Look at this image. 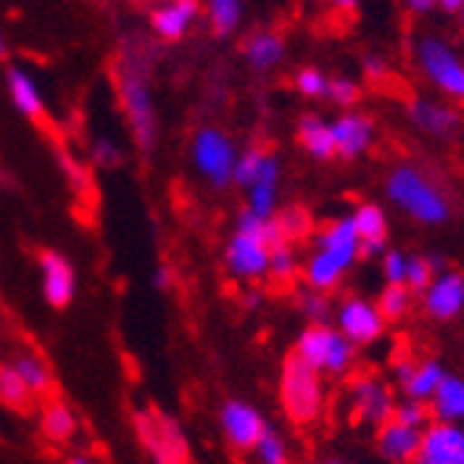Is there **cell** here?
Returning <instances> with one entry per match:
<instances>
[{"label":"cell","instance_id":"7c38bea8","mask_svg":"<svg viewBox=\"0 0 464 464\" xmlns=\"http://www.w3.org/2000/svg\"><path fill=\"white\" fill-rule=\"evenodd\" d=\"M392 378L401 387L403 398L411 401H431L440 382L445 378V370L437 359H414V356H398L392 362Z\"/></svg>","mask_w":464,"mask_h":464},{"label":"cell","instance_id":"f907efd6","mask_svg":"<svg viewBox=\"0 0 464 464\" xmlns=\"http://www.w3.org/2000/svg\"><path fill=\"white\" fill-rule=\"evenodd\" d=\"M67 464H95V461H92L90 456H81V453H75V456H70V459H67Z\"/></svg>","mask_w":464,"mask_h":464},{"label":"cell","instance_id":"7dc6e473","mask_svg":"<svg viewBox=\"0 0 464 464\" xmlns=\"http://www.w3.org/2000/svg\"><path fill=\"white\" fill-rule=\"evenodd\" d=\"M170 284H173V278H170V270H167V267H159L153 273V286L156 289H170Z\"/></svg>","mask_w":464,"mask_h":464},{"label":"cell","instance_id":"8992f818","mask_svg":"<svg viewBox=\"0 0 464 464\" xmlns=\"http://www.w3.org/2000/svg\"><path fill=\"white\" fill-rule=\"evenodd\" d=\"M323 378H348L356 372L359 348L331 323H309L292 351Z\"/></svg>","mask_w":464,"mask_h":464},{"label":"cell","instance_id":"db71d44e","mask_svg":"<svg viewBox=\"0 0 464 464\" xmlns=\"http://www.w3.org/2000/svg\"><path fill=\"white\" fill-rule=\"evenodd\" d=\"M328 464H351V461H343V459H328Z\"/></svg>","mask_w":464,"mask_h":464},{"label":"cell","instance_id":"c3c4849f","mask_svg":"<svg viewBox=\"0 0 464 464\" xmlns=\"http://www.w3.org/2000/svg\"><path fill=\"white\" fill-rule=\"evenodd\" d=\"M437 9H442L445 14H461L464 12V0H440Z\"/></svg>","mask_w":464,"mask_h":464},{"label":"cell","instance_id":"3957f363","mask_svg":"<svg viewBox=\"0 0 464 464\" xmlns=\"http://www.w3.org/2000/svg\"><path fill=\"white\" fill-rule=\"evenodd\" d=\"M284 242L276 218L265 220L250 215L247 208L237 218L234 234L226 245V270L237 281H259L270 276V250Z\"/></svg>","mask_w":464,"mask_h":464},{"label":"cell","instance_id":"d6986e66","mask_svg":"<svg viewBox=\"0 0 464 464\" xmlns=\"http://www.w3.org/2000/svg\"><path fill=\"white\" fill-rule=\"evenodd\" d=\"M375 453L382 456L387 464H414L417 450H420V440H423V431L403 426L398 420H387L384 426H378L375 431Z\"/></svg>","mask_w":464,"mask_h":464},{"label":"cell","instance_id":"d590c367","mask_svg":"<svg viewBox=\"0 0 464 464\" xmlns=\"http://www.w3.org/2000/svg\"><path fill=\"white\" fill-rule=\"evenodd\" d=\"M298 309L301 314L309 320V323H328L331 312H334V304L328 298V292H320V289H312L306 286L301 295H298Z\"/></svg>","mask_w":464,"mask_h":464},{"label":"cell","instance_id":"836d02e7","mask_svg":"<svg viewBox=\"0 0 464 464\" xmlns=\"http://www.w3.org/2000/svg\"><path fill=\"white\" fill-rule=\"evenodd\" d=\"M253 453H256V461L259 464H289V445L270 426L265 429V434L259 437V442L253 445Z\"/></svg>","mask_w":464,"mask_h":464},{"label":"cell","instance_id":"7bdbcfd3","mask_svg":"<svg viewBox=\"0 0 464 464\" xmlns=\"http://www.w3.org/2000/svg\"><path fill=\"white\" fill-rule=\"evenodd\" d=\"M387 239H362L359 242V259H378L384 256Z\"/></svg>","mask_w":464,"mask_h":464},{"label":"cell","instance_id":"ffe728a7","mask_svg":"<svg viewBox=\"0 0 464 464\" xmlns=\"http://www.w3.org/2000/svg\"><path fill=\"white\" fill-rule=\"evenodd\" d=\"M198 14H200L198 0H164V4H159L150 12V28L164 42H179L192 31Z\"/></svg>","mask_w":464,"mask_h":464},{"label":"cell","instance_id":"ba28073f","mask_svg":"<svg viewBox=\"0 0 464 464\" xmlns=\"http://www.w3.org/2000/svg\"><path fill=\"white\" fill-rule=\"evenodd\" d=\"M414 62L429 78L431 87H437L450 101L464 103V59L440 36H420L414 45Z\"/></svg>","mask_w":464,"mask_h":464},{"label":"cell","instance_id":"7402d4cb","mask_svg":"<svg viewBox=\"0 0 464 464\" xmlns=\"http://www.w3.org/2000/svg\"><path fill=\"white\" fill-rule=\"evenodd\" d=\"M6 90H9V98H12L14 109L25 120H42V117H45V98H42L36 78L25 67L14 64V67L6 70Z\"/></svg>","mask_w":464,"mask_h":464},{"label":"cell","instance_id":"9c48e42d","mask_svg":"<svg viewBox=\"0 0 464 464\" xmlns=\"http://www.w3.org/2000/svg\"><path fill=\"white\" fill-rule=\"evenodd\" d=\"M189 156H192V164L198 176L215 189H226L234 184V164H237V145L234 140L220 131V129H212V125H206L200 129L195 137H192V148H189Z\"/></svg>","mask_w":464,"mask_h":464},{"label":"cell","instance_id":"5b68a950","mask_svg":"<svg viewBox=\"0 0 464 464\" xmlns=\"http://www.w3.org/2000/svg\"><path fill=\"white\" fill-rule=\"evenodd\" d=\"M387 198L423 226H442L450 218L445 192L414 164H398L387 179Z\"/></svg>","mask_w":464,"mask_h":464},{"label":"cell","instance_id":"b9f144b4","mask_svg":"<svg viewBox=\"0 0 464 464\" xmlns=\"http://www.w3.org/2000/svg\"><path fill=\"white\" fill-rule=\"evenodd\" d=\"M406 259H409V253L384 250V256H382V273H384V281L387 284H403L406 281Z\"/></svg>","mask_w":464,"mask_h":464},{"label":"cell","instance_id":"d6a6232c","mask_svg":"<svg viewBox=\"0 0 464 464\" xmlns=\"http://www.w3.org/2000/svg\"><path fill=\"white\" fill-rule=\"evenodd\" d=\"M31 390L23 384V378L12 364H0V403L9 409H25L31 401Z\"/></svg>","mask_w":464,"mask_h":464},{"label":"cell","instance_id":"1f68e13d","mask_svg":"<svg viewBox=\"0 0 464 464\" xmlns=\"http://www.w3.org/2000/svg\"><path fill=\"white\" fill-rule=\"evenodd\" d=\"M301 273V262L298 253H295L292 242H278L270 250V278H276L278 284H292L295 276Z\"/></svg>","mask_w":464,"mask_h":464},{"label":"cell","instance_id":"484cf974","mask_svg":"<svg viewBox=\"0 0 464 464\" xmlns=\"http://www.w3.org/2000/svg\"><path fill=\"white\" fill-rule=\"evenodd\" d=\"M39 429L51 442H70L78 431V420L72 414V409L62 401H51L45 409H42V420Z\"/></svg>","mask_w":464,"mask_h":464},{"label":"cell","instance_id":"ab89813d","mask_svg":"<svg viewBox=\"0 0 464 464\" xmlns=\"http://www.w3.org/2000/svg\"><path fill=\"white\" fill-rule=\"evenodd\" d=\"M276 223H278V228H281L286 242L298 239V237H304L309 231V218L301 212V208H286V212H281L276 218Z\"/></svg>","mask_w":464,"mask_h":464},{"label":"cell","instance_id":"2e32d148","mask_svg":"<svg viewBox=\"0 0 464 464\" xmlns=\"http://www.w3.org/2000/svg\"><path fill=\"white\" fill-rule=\"evenodd\" d=\"M406 114L417 131H423L434 140H453L461 131V122H464L453 106L440 103L434 98H411L406 106Z\"/></svg>","mask_w":464,"mask_h":464},{"label":"cell","instance_id":"f35d334b","mask_svg":"<svg viewBox=\"0 0 464 464\" xmlns=\"http://www.w3.org/2000/svg\"><path fill=\"white\" fill-rule=\"evenodd\" d=\"M359 98H362V90H359V83L353 78H345V75L331 78V83H328V101L334 106L351 109V106L359 103Z\"/></svg>","mask_w":464,"mask_h":464},{"label":"cell","instance_id":"bcb514c9","mask_svg":"<svg viewBox=\"0 0 464 464\" xmlns=\"http://www.w3.org/2000/svg\"><path fill=\"white\" fill-rule=\"evenodd\" d=\"M242 304H245L247 312H256V309L265 304V295H262L259 289H247V292H245V298H242Z\"/></svg>","mask_w":464,"mask_h":464},{"label":"cell","instance_id":"83f0119b","mask_svg":"<svg viewBox=\"0 0 464 464\" xmlns=\"http://www.w3.org/2000/svg\"><path fill=\"white\" fill-rule=\"evenodd\" d=\"M242 0H206V17L218 36H231L242 25Z\"/></svg>","mask_w":464,"mask_h":464},{"label":"cell","instance_id":"681fc988","mask_svg":"<svg viewBox=\"0 0 464 464\" xmlns=\"http://www.w3.org/2000/svg\"><path fill=\"white\" fill-rule=\"evenodd\" d=\"M328 6H334V9H343V12H353L362 0H325Z\"/></svg>","mask_w":464,"mask_h":464},{"label":"cell","instance_id":"8fae6325","mask_svg":"<svg viewBox=\"0 0 464 464\" xmlns=\"http://www.w3.org/2000/svg\"><path fill=\"white\" fill-rule=\"evenodd\" d=\"M334 320H336L334 325L340 328L356 348L378 343L390 325L384 320V314L378 312V306L367 298H359V295H351V298H345L340 306H336Z\"/></svg>","mask_w":464,"mask_h":464},{"label":"cell","instance_id":"f1b7e54d","mask_svg":"<svg viewBox=\"0 0 464 464\" xmlns=\"http://www.w3.org/2000/svg\"><path fill=\"white\" fill-rule=\"evenodd\" d=\"M378 312L384 314L387 323H401L403 317H409L411 306H414V292L406 289L403 284H387L378 295Z\"/></svg>","mask_w":464,"mask_h":464},{"label":"cell","instance_id":"603a6c76","mask_svg":"<svg viewBox=\"0 0 464 464\" xmlns=\"http://www.w3.org/2000/svg\"><path fill=\"white\" fill-rule=\"evenodd\" d=\"M429 409H431V417L437 420V423L464 426V378L445 372L437 392L429 401Z\"/></svg>","mask_w":464,"mask_h":464},{"label":"cell","instance_id":"f6af8a7d","mask_svg":"<svg viewBox=\"0 0 464 464\" xmlns=\"http://www.w3.org/2000/svg\"><path fill=\"white\" fill-rule=\"evenodd\" d=\"M364 72L375 81V78H384L387 75V62L378 59V56H367L364 59Z\"/></svg>","mask_w":464,"mask_h":464},{"label":"cell","instance_id":"cb8c5ba5","mask_svg":"<svg viewBox=\"0 0 464 464\" xmlns=\"http://www.w3.org/2000/svg\"><path fill=\"white\" fill-rule=\"evenodd\" d=\"M242 56L253 72H270L284 62V39L273 31H256L245 42Z\"/></svg>","mask_w":464,"mask_h":464},{"label":"cell","instance_id":"f5cc1de1","mask_svg":"<svg viewBox=\"0 0 464 464\" xmlns=\"http://www.w3.org/2000/svg\"><path fill=\"white\" fill-rule=\"evenodd\" d=\"M161 464H189L187 459H170V461H161Z\"/></svg>","mask_w":464,"mask_h":464},{"label":"cell","instance_id":"9a60e30c","mask_svg":"<svg viewBox=\"0 0 464 464\" xmlns=\"http://www.w3.org/2000/svg\"><path fill=\"white\" fill-rule=\"evenodd\" d=\"M39 273H42V295H45V301L53 309H67L78 289L72 262L59 250H45L39 256Z\"/></svg>","mask_w":464,"mask_h":464},{"label":"cell","instance_id":"ac0fdd59","mask_svg":"<svg viewBox=\"0 0 464 464\" xmlns=\"http://www.w3.org/2000/svg\"><path fill=\"white\" fill-rule=\"evenodd\" d=\"M334 148L343 159H359L375 142V122L362 111H345L331 122Z\"/></svg>","mask_w":464,"mask_h":464},{"label":"cell","instance_id":"74e56055","mask_svg":"<svg viewBox=\"0 0 464 464\" xmlns=\"http://www.w3.org/2000/svg\"><path fill=\"white\" fill-rule=\"evenodd\" d=\"M328 83H331V78L317 67H304V70L295 72V90L309 101L328 98Z\"/></svg>","mask_w":464,"mask_h":464},{"label":"cell","instance_id":"816d5d0a","mask_svg":"<svg viewBox=\"0 0 464 464\" xmlns=\"http://www.w3.org/2000/svg\"><path fill=\"white\" fill-rule=\"evenodd\" d=\"M6 56V34H4V28H0V59Z\"/></svg>","mask_w":464,"mask_h":464},{"label":"cell","instance_id":"d4e9b609","mask_svg":"<svg viewBox=\"0 0 464 464\" xmlns=\"http://www.w3.org/2000/svg\"><path fill=\"white\" fill-rule=\"evenodd\" d=\"M298 142L301 148L317 159V161H328L336 156V148H334V134H331V122H325L323 117L317 114H304L298 120Z\"/></svg>","mask_w":464,"mask_h":464},{"label":"cell","instance_id":"277c9868","mask_svg":"<svg viewBox=\"0 0 464 464\" xmlns=\"http://www.w3.org/2000/svg\"><path fill=\"white\" fill-rule=\"evenodd\" d=\"M281 409L295 426H317L328 409V387L325 378L312 370L304 359L289 353L281 364L278 378Z\"/></svg>","mask_w":464,"mask_h":464},{"label":"cell","instance_id":"7a4b0ae2","mask_svg":"<svg viewBox=\"0 0 464 464\" xmlns=\"http://www.w3.org/2000/svg\"><path fill=\"white\" fill-rule=\"evenodd\" d=\"M359 234L353 226V218L331 220L323 231L314 234V247L301 265V276L306 286L328 292L336 289L340 281L348 276V270L359 259Z\"/></svg>","mask_w":464,"mask_h":464},{"label":"cell","instance_id":"4fadbf2b","mask_svg":"<svg viewBox=\"0 0 464 464\" xmlns=\"http://www.w3.org/2000/svg\"><path fill=\"white\" fill-rule=\"evenodd\" d=\"M420 301H423V312L437 323L459 317L464 312V276L459 270H440L420 295Z\"/></svg>","mask_w":464,"mask_h":464},{"label":"cell","instance_id":"6da1fadb","mask_svg":"<svg viewBox=\"0 0 464 464\" xmlns=\"http://www.w3.org/2000/svg\"><path fill=\"white\" fill-rule=\"evenodd\" d=\"M145 45L148 42L140 34L120 45L117 87L125 120L134 131V142L142 156H150L159 142V114L153 98V53Z\"/></svg>","mask_w":464,"mask_h":464},{"label":"cell","instance_id":"4316f807","mask_svg":"<svg viewBox=\"0 0 464 464\" xmlns=\"http://www.w3.org/2000/svg\"><path fill=\"white\" fill-rule=\"evenodd\" d=\"M12 367L23 378V384L31 390V395H45V392H51L53 375H51V367L42 362L39 356H34V353H17L12 359Z\"/></svg>","mask_w":464,"mask_h":464},{"label":"cell","instance_id":"30bf717a","mask_svg":"<svg viewBox=\"0 0 464 464\" xmlns=\"http://www.w3.org/2000/svg\"><path fill=\"white\" fill-rule=\"evenodd\" d=\"M134 431L140 445L150 453L156 464L170 459H187V434L173 414L145 406L134 414Z\"/></svg>","mask_w":464,"mask_h":464},{"label":"cell","instance_id":"e0dca14e","mask_svg":"<svg viewBox=\"0 0 464 464\" xmlns=\"http://www.w3.org/2000/svg\"><path fill=\"white\" fill-rule=\"evenodd\" d=\"M220 426H223L226 440L237 450H253V445L259 442V437L267 429L262 411L245 401H228L220 409Z\"/></svg>","mask_w":464,"mask_h":464},{"label":"cell","instance_id":"60d3db41","mask_svg":"<svg viewBox=\"0 0 464 464\" xmlns=\"http://www.w3.org/2000/svg\"><path fill=\"white\" fill-rule=\"evenodd\" d=\"M92 161L98 167H103V170H111V167H117L122 161V148L111 137H98L92 142Z\"/></svg>","mask_w":464,"mask_h":464},{"label":"cell","instance_id":"11a10c76","mask_svg":"<svg viewBox=\"0 0 464 464\" xmlns=\"http://www.w3.org/2000/svg\"><path fill=\"white\" fill-rule=\"evenodd\" d=\"M306 464H328V461H306Z\"/></svg>","mask_w":464,"mask_h":464},{"label":"cell","instance_id":"9f6ffc18","mask_svg":"<svg viewBox=\"0 0 464 464\" xmlns=\"http://www.w3.org/2000/svg\"><path fill=\"white\" fill-rule=\"evenodd\" d=\"M461 17H464V12H461ZM461 23H464V20H461Z\"/></svg>","mask_w":464,"mask_h":464},{"label":"cell","instance_id":"ee69618b","mask_svg":"<svg viewBox=\"0 0 464 464\" xmlns=\"http://www.w3.org/2000/svg\"><path fill=\"white\" fill-rule=\"evenodd\" d=\"M403 4H406V9H409L411 14L423 17V14H431V12L437 9L440 0H403Z\"/></svg>","mask_w":464,"mask_h":464},{"label":"cell","instance_id":"44dd1931","mask_svg":"<svg viewBox=\"0 0 464 464\" xmlns=\"http://www.w3.org/2000/svg\"><path fill=\"white\" fill-rule=\"evenodd\" d=\"M278 181H281V161L278 156L270 153L267 164L262 167V173L253 179L245 192H247V212L256 218H276V200H278Z\"/></svg>","mask_w":464,"mask_h":464},{"label":"cell","instance_id":"4dcf8cb0","mask_svg":"<svg viewBox=\"0 0 464 464\" xmlns=\"http://www.w3.org/2000/svg\"><path fill=\"white\" fill-rule=\"evenodd\" d=\"M442 270V259L440 256H420V253H411L406 259V281L403 286L411 289L414 295H423V289L431 284V278Z\"/></svg>","mask_w":464,"mask_h":464},{"label":"cell","instance_id":"e575fe53","mask_svg":"<svg viewBox=\"0 0 464 464\" xmlns=\"http://www.w3.org/2000/svg\"><path fill=\"white\" fill-rule=\"evenodd\" d=\"M270 153L262 150V148H247L237 156V164H234V184L237 187H247L253 179H256L262 173V167L267 164Z\"/></svg>","mask_w":464,"mask_h":464},{"label":"cell","instance_id":"5bb4252c","mask_svg":"<svg viewBox=\"0 0 464 464\" xmlns=\"http://www.w3.org/2000/svg\"><path fill=\"white\" fill-rule=\"evenodd\" d=\"M414 464H464V426L431 420L423 429Z\"/></svg>","mask_w":464,"mask_h":464},{"label":"cell","instance_id":"52a82bcc","mask_svg":"<svg viewBox=\"0 0 464 464\" xmlns=\"http://www.w3.org/2000/svg\"><path fill=\"white\" fill-rule=\"evenodd\" d=\"M395 390L378 372H353L345 384V411L351 426L375 431L395 411Z\"/></svg>","mask_w":464,"mask_h":464},{"label":"cell","instance_id":"f546056e","mask_svg":"<svg viewBox=\"0 0 464 464\" xmlns=\"http://www.w3.org/2000/svg\"><path fill=\"white\" fill-rule=\"evenodd\" d=\"M351 218H353V226H356L359 239H387L390 220H387L384 206H378V203H362Z\"/></svg>","mask_w":464,"mask_h":464},{"label":"cell","instance_id":"8d00e7d4","mask_svg":"<svg viewBox=\"0 0 464 464\" xmlns=\"http://www.w3.org/2000/svg\"><path fill=\"white\" fill-rule=\"evenodd\" d=\"M392 420H398V423H403V426H411V429H420V431H423L434 417H431V409H429L426 401L403 398V401L395 403Z\"/></svg>","mask_w":464,"mask_h":464}]
</instances>
